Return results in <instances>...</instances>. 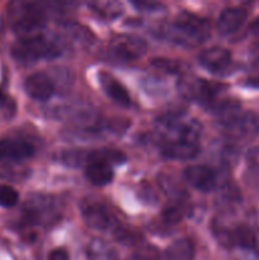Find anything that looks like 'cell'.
<instances>
[{
  "label": "cell",
  "mask_w": 259,
  "mask_h": 260,
  "mask_svg": "<svg viewBox=\"0 0 259 260\" xmlns=\"http://www.w3.org/2000/svg\"><path fill=\"white\" fill-rule=\"evenodd\" d=\"M212 111L215 117L217 118V121L225 128L230 126V124H233L243 114V112H241V104L239 103V101L233 98L215 102L212 104Z\"/></svg>",
  "instance_id": "16"
},
{
  "label": "cell",
  "mask_w": 259,
  "mask_h": 260,
  "mask_svg": "<svg viewBox=\"0 0 259 260\" xmlns=\"http://www.w3.org/2000/svg\"><path fill=\"white\" fill-rule=\"evenodd\" d=\"M187 215V208L183 203L182 200H178L175 202L169 203L167 207L163 211V220L168 223V225H177L180 221L184 218Z\"/></svg>",
  "instance_id": "20"
},
{
  "label": "cell",
  "mask_w": 259,
  "mask_h": 260,
  "mask_svg": "<svg viewBox=\"0 0 259 260\" xmlns=\"http://www.w3.org/2000/svg\"><path fill=\"white\" fill-rule=\"evenodd\" d=\"M13 17L15 32L22 37L38 35V30L43 27L45 15L43 10L35 3H19L15 4L14 9L10 12Z\"/></svg>",
  "instance_id": "5"
},
{
  "label": "cell",
  "mask_w": 259,
  "mask_h": 260,
  "mask_svg": "<svg viewBox=\"0 0 259 260\" xmlns=\"http://www.w3.org/2000/svg\"><path fill=\"white\" fill-rule=\"evenodd\" d=\"M248 18V12L244 8H228L220 14L217 20V29L221 35L228 36L235 33Z\"/></svg>",
  "instance_id": "14"
},
{
  "label": "cell",
  "mask_w": 259,
  "mask_h": 260,
  "mask_svg": "<svg viewBox=\"0 0 259 260\" xmlns=\"http://www.w3.org/2000/svg\"><path fill=\"white\" fill-rule=\"evenodd\" d=\"M202 127L197 119L184 114H165L156 122V132L163 144L172 141L198 142Z\"/></svg>",
  "instance_id": "1"
},
{
  "label": "cell",
  "mask_w": 259,
  "mask_h": 260,
  "mask_svg": "<svg viewBox=\"0 0 259 260\" xmlns=\"http://www.w3.org/2000/svg\"><path fill=\"white\" fill-rule=\"evenodd\" d=\"M0 109L4 112L5 116H7L8 118H10L15 112L14 101H12V99H10L7 94L3 93V91H0Z\"/></svg>",
  "instance_id": "23"
},
{
  "label": "cell",
  "mask_w": 259,
  "mask_h": 260,
  "mask_svg": "<svg viewBox=\"0 0 259 260\" xmlns=\"http://www.w3.org/2000/svg\"><path fill=\"white\" fill-rule=\"evenodd\" d=\"M246 162L253 169H259V145L249 149L246 152Z\"/></svg>",
  "instance_id": "24"
},
{
  "label": "cell",
  "mask_w": 259,
  "mask_h": 260,
  "mask_svg": "<svg viewBox=\"0 0 259 260\" xmlns=\"http://www.w3.org/2000/svg\"><path fill=\"white\" fill-rule=\"evenodd\" d=\"M163 156L172 160H190L200 154L198 142L172 141L161 145Z\"/></svg>",
  "instance_id": "15"
},
{
  "label": "cell",
  "mask_w": 259,
  "mask_h": 260,
  "mask_svg": "<svg viewBox=\"0 0 259 260\" xmlns=\"http://www.w3.org/2000/svg\"><path fill=\"white\" fill-rule=\"evenodd\" d=\"M48 260H69V254L65 249H55L48 254Z\"/></svg>",
  "instance_id": "25"
},
{
  "label": "cell",
  "mask_w": 259,
  "mask_h": 260,
  "mask_svg": "<svg viewBox=\"0 0 259 260\" xmlns=\"http://www.w3.org/2000/svg\"><path fill=\"white\" fill-rule=\"evenodd\" d=\"M152 65L168 73H177V70H179V63L173 60H165V58H155L152 60Z\"/></svg>",
  "instance_id": "22"
},
{
  "label": "cell",
  "mask_w": 259,
  "mask_h": 260,
  "mask_svg": "<svg viewBox=\"0 0 259 260\" xmlns=\"http://www.w3.org/2000/svg\"><path fill=\"white\" fill-rule=\"evenodd\" d=\"M169 37L178 43L198 45L210 37V23L205 18L189 12H182L175 18L169 30Z\"/></svg>",
  "instance_id": "2"
},
{
  "label": "cell",
  "mask_w": 259,
  "mask_h": 260,
  "mask_svg": "<svg viewBox=\"0 0 259 260\" xmlns=\"http://www.w3.org/2000/svg\"><path fill=\"white\" fill-rule=\"evenodd\" d=\"M109 52L119 61H134L146 52V43L136 36L118 35L109 42Z\"/></svg>",
  "instance_id": "6"
},
{
  "label": "cell",
  "mask_w": 259,
  "mask_h": 260,
  "mask_svg": "<svg viewBox=\"0 0 259 260\" xmlns=\"http://www.w3.org/2000/svg\"><path fill=\"white\" fill-rule=\"evenodd\" d=\"M85 175L91 184L104 187L113 180L114 173L112 167H108V165L91 164L86 167Z\"/></svg>",
  "instance_id": "19"
},
{
  "label": "cell",
  "mask_w": 259,
  "mask_h": 260,
  "mask_svg": "<svg viewBox=\"0 0 259 260\" xmlns=\"http://www.w3.org/2000/svg\"><path fill=\"white\" fill-rule=\"evenodd\" d=\"M198 58L201 65L213 74H225V71L230 70L233 63L230 51L220 46L207 48L201 52Z\"/></svg>",
  "instance_id": "8"
},
{
  "label": "cell",
  "mask_w": 259,
  "mask_h": 260,
  "mask_svg": "<svg viewBox=\"0 0 259 260\" xmlns=\"http://www.w3.org/2000/svg\"><path fill=\"white\" fill-rule=\"evenodd\" d=\"M61 53L56 42L43 35L20 37L12 47V55L19 62H35L38 60H51Z\"/></svg>",
  "instance_id": "3"
},
{
  "label": "cell",
  "mask_w": 259,
  "mask_h": 260,
  "mask_svg": "<svg viewBox=\"0 0 259 260\" xmlns=\"http://www.w3.org/2000/svg\"><path fill=\"white\" fill-rule=\"evenodd\" d=\"M98 79L106 95L111 98L114 103L121 107H126V108L131 106V98H130L128 91L113 75L106 73V71H101L98 74Z\"/></svg>",
  "instance_id": "12"
},
{
  "label": "cell",
  "mask_w": 259,
  "mask_h": 260,
  "mask_svg": "<svg viewBox=\"0 0 259 260\" xmlns=\"http://www.w3.org/2000/svg\"><path fill=\"white\" fill-rule=\"evenodd\" d=\"M228 136L234 141H245L255 137L259 132V119L253 112H244L233 124L226 127Z\"/></svg>",
  "instance_id": "9"
},
{
  "label": "cell",
  "mask_w": 259,
  "mask_h": 260,
  "mask_svg": "<svg viewBox=\"0 0 259 260\" xmlns=\"http://www.w3.org/2000/svg\"><path fill=\"white\" fill-rule=\"evenodd\" d=\"M167 260H192L195 256V244L190 239L175 240L165 253Z\"/></svg>",
  "instance_id": "18"
},
{
  "label": "cell",
  "mask_w": 259,
  "mask_h": 260,
  "mask_svg": "<svg viewBox=\"0 0 259 260\" xmlns=\"http://www.w3.org/2000/svg\"><path fill=\"white\" fill-rule=\"evenodd\" d=\"M89 260H118L116 249L103 239H94L88 246Z\"/></svg>",
  "instance_id": "17"
},
{
  "label": "cell",
  "mask_w": 259,
  "mask_h": 260,
  "mask_svg": "<svg viewBox=\"0 0 259 260\" xmlns=\"http://www.w3.org/2000/svg\"><path fill=\"white\" fill-rule=\"evenodd\" d=\"M245 85L250 86V88L259 89V75L251 76V78L246 79V80H245Z\"/></svg>",
  "instance_id": "26"
},
{
  "label": "cell",
  "mask_w": 259,
  "mask_h": 260,
  "mask_svg": "<svg viewBox=\"0 0 259 260\" xmlns=\"http://www.w3.org/2000/svg\"><path fill=\"white\" fill-rule=\"evenodd\" d=\"M19 194L10 185L0 184V206L3 207H13L17 205Z\"/></svg>",
  "instance_id": "21"
},
{
  "label": "cell",
  "mask_w": 259,
  "mask_h": 260,
  "mask_svg": "<svg viewBox=\"0 0 259 260\" xmlns=\"http://www.w3.org/2000/svg\"><path fill=\"white\" fill-rule=\"evenodd\" d=\"M35 147L19 139L0 140V162H20L33 156Z\"/></svg>",
  "instance_id": "7"
},
{
  "label": "cell",
  "mask_w": 259,
  "mask_h": 260,
  "mask_svg": "<svg viewBox=\"0 0 259 260\" xmlns=\"http://www.w3.org/2000/svg\"><path fill=\"white\" fill-rule=\"evenodd\" d=\"M24 90L32 99L46 102L55 94V84L43 73H36L24 81Z\"/></svg>",
  "instance_id": "10"
},
{
  "label": "cell",
  "mask_w": 259,
  "mask_h": 260,
  "mask_svg": "<svg viewBox=\"0 0 259 260\" xmlns=\"http://www.w3.org/2000/svg\"><path fill=\"white\" fill-rule=\"evenodd\" d=\"M250 32H251V35L256 38V40H259V18L258 19H255V22L251 24Z\"/></svg>",
  "instance_id": "27"
},
{
  "label": "cell",
  "mask_w": 259,
  "mask_h": 260,
  "mask_svg": "<svg viewBox=\"0 0 259 260\" xmlns=\"http://www.w3.org/2000/svg\"><path fill=\"white\" fill-rule=\"evenodd\" d=\"M81 215L85 225L93 230H106L112 223L108 210L99 203H85L81 207Z\"/></svg>",
  "instance_id": "13"
},
{
  "label": "cell",
  "mask_w": 259,
  "mask_h": 260,
  "mask_svg": "<svg viewBox=\"0 0 259 260\" xmlns=\"http://www.w3.org/2000/svg\"><path fill=\"white\" fill-rule=\"evenodd\" d=\"M184 177L190 185L203 193L211 192L212 189H215L216 184H217L216 173L211 168L205 167V165L188 167L184 172Z\"/></svg>",
  "instance_id": "11"
},
{
  "label": "cell",
  "mask_w": 259,
  "mask_h": 260,
  "mask_svg": "<svg viewBox=\"0 0 259 260\" xmlns=\"http://www.w3.org/2000/svg\"><path fill=\"white\" fill-rule=\"evenodd\" d=\"M179 93L185 99L203 106H212L216 102L218 94L222 90V85L217 83H211L205 79L195 76H183L178 84Z\"/></svg>",
  "instance_id": "4"
}]
</instances>
